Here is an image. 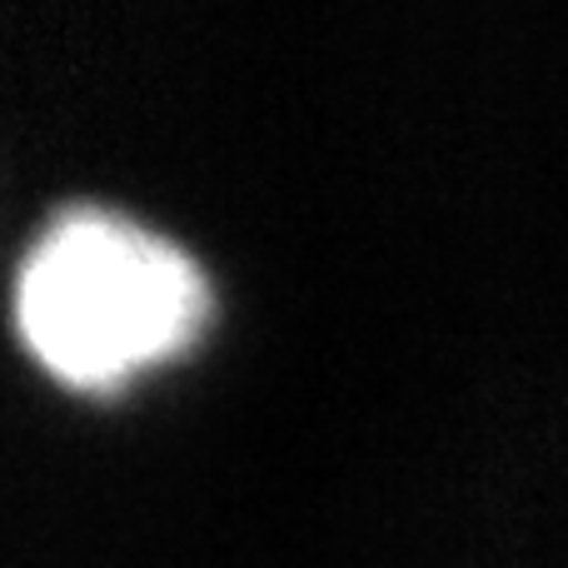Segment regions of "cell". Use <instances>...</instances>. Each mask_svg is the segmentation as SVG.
Returning a JSON list of instances; mask_svg holds the SVG:
<instances>
[{"label":"cell","mask_w":568,"mask_h":568,"mask_svg":"<svg viewBox=\"0 0 568 568\" xmlns=\"http://www.w3.org/2000/svg\"><path fill=\"white\" fill-rule=\"evenodd\" d=\"M210 314V280L175 235L105 200H60L10 265V324L70 389H115L180 354Z\"/></svg>","instance_id":"6da1fadb"}]
</instances>
